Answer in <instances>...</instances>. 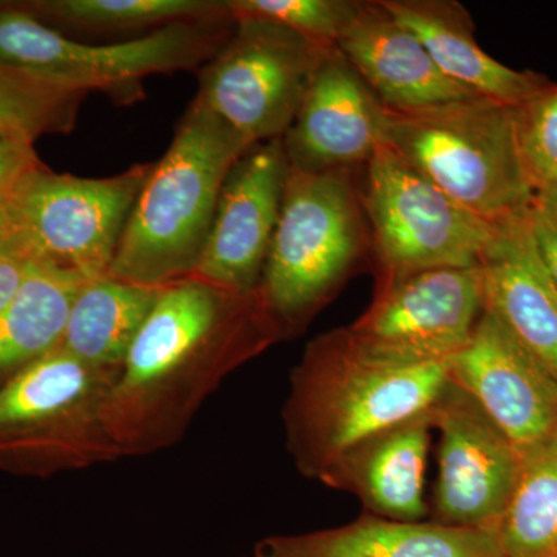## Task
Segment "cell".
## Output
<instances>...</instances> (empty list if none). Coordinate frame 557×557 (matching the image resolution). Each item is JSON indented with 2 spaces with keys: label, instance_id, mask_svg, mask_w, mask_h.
I'll return each instance as SVG.
<instances>
[{
  "label": "cell",
  "instance_id": "6da1fadb",
  "mask_svg": "<svg viewBox=\"0 0 557 557\" xmlns=\"http://www.w3.org/2000/svg\"><path fill=\"white\" fill-rule=\"evenodd\" d=\"M449 383L448 361L387 357L347 327L318 336L293 372L284 410L296 467L321 479L361 440L434 408Z\"/></svg>",
  "mask_w": 557,
  "mask_h": 557
},
{
  "label": "cell",
  "instance_id": "7a4b0ae2",
  "mask_svg": "<svg viewBox=\"0 0 557 557\" xmlns=\"http://www.w3.org/2000/svg\"><path fill=\"white\" fill-rule=\"evenodd\" d=\"M194 98L127 220L109 277L164 288L193 276L230 171L251 149Z\"/></svg>",
  "mask_w": 557,
  "mask_h": 557
},
{
  "label": "cell",
  "instance_id": "3957f363",
  "mask_svg": "<svg viewBox=\"0 0 557 557\" xmlns=\"http://www.w3.org/2000/svg\"><path fill=\"white\" fill-rule=\"evenodd\" d=\"M518 106L472 97L412 112L384 109L383 143L460 207L502 225L534 199Z\"/></svg>",
  "mask_w": 557,
  "mask_h": 557
},
{
  "label": "cell",
  "instance_id": "277c9868",
  "mask_svg": "<svg viewBox=\"0 0 557 557\" xmlns=\"http://www.w3.org/2000/svg\"><path fill=\"white\" fill-rule=\"evenodd\" d=\"M369 255L372 244L354 171L289 166L258 289L281 335L307 324Z\"/></svg>",
  "mask_w": 557,
  "mask_h": 557
},
{
  "label": "cell",
  "instance_id": "5b68a950",
  "mask_svg": "<svg viewBox=\"0 0 557 557\" xmlns=\"http://www.w3.org/2000/svg\"><path fill=\"white\" fill-rule=\"evenodd\" d=\"M233 28L228 13L177 22L124 42L90 46L47 27L27 11L0 7V64L132 104L145 97L143 81L148 76L203 67Z\"/></svg>",
  "mask_w": 557,
  "mask_h": 557
},
{
  "label": "cell",
  "instance_id": "8992f818",
  "mask_svg": "<svg viewBox=\"0 0 557 557\" xmlns=\"http://www.w3.org/2000/svg\"><path fill=\"white\" fill-rule=\"evenodd\" d=\"M359 186L376 284L442 267H478L496 234L397 152L381 145Z\"/></svg>",
  "mask_w": 557,
  "mask_h": 557
},
{
  "label": "cell",
  "instance_id": "52a82bcc",
  "mask_svg": "<svg viewBox=\"0 0 557 557\" xmlns=\"http://www.w3.org/2000/svg\"><path fill=\"white\" fill-rule=\"evenodd\" d=\"M281 336L259 292L236 295L196 277L168 285L132 344L104 416L160 386L209 348L247 358Z\"/></svg>",
  "mask_w": 557,
  "mask_h": 557
},
{
  "label": "cell",
  "instance_id": "ba28073f",
  "mask_svg": "<svg viewBox=\"0 0 557 557\" xmlns=\"http://www.w3.org/2000/svg\"><path fill=\"white\" fill-rule=\"evenodd\" d=\"M329 49L274 22L234 17L196 98L249 146L284 138Z\"/></svg>",
  "mask_w": 557,
  "mask_h": 557
},
{
  "label": "cell",
  "instance_id": "9c48e42d",
  "mask_svg": "<svg viewBox=\"0 0 557 557\" xmlns=\"http://www.w3.org/2000/svg\"><path fill=\"white\" fill-rule=\"evenodd\" d=\"M152 164H135L108 178L54 174L49 168L35 172L11 197L17 239L32 259L46 260L87 281L109 276Z\"/></svg>",
  "mask_w": 557,
  "mask_h": 557
},
{
  "label": "cell",
  "instance_id": "30bf717a",
  "mask_svg": "<svg viewBox=\"0 0 557 557\" xmlns=\"http://www.w3.org/2000/svg\"><path fill=\"white\" fill-rule=\"evenodd\" d=\"M483 313L480 265L442 267L380 282L369 309L347 329L387 357L448 361L467 347Z\"/></svg>",
  "mask_w": 557,
  "mask_h": 557
},
{
  "label": "cell",
  "instance_id": "8fae6325",
  "mask_svg": "<svg viewBox=\"0 0 557 557\" xmlns=\"http://www.w3.org/2000/svg\"><path fill=\"white\" fill-rule=\"evenodd\" d=\"M432 416L440 434L432 522L496 533L518 485L522 454L453 381Z\"/></svg>",
  "mask_w": 557,
  "mask_h": 557
},
{
  "label": "cell",
  "instance_id": "7c38bea8",
  "mask_svg": "<svg viewBox=\"0 0 557 557\" xmlns=\"http://www.w3.org/2000/svg\"><path fill=\"white\" fill-rule=\"evenodd\" d=\"M288 171L282 138L252 146L234 164L220 193L207 247L190 277L236 295L258 292Z\"/></svg>",
  "mask_w": 557,
  "mask_h": 557
},
{
  "label": "cell",
  "instance_id": "4fadbf2b",
  "mask_svg": "<svg viewBox=\"0 0 557 557\" xmlns=\"http://www.w3.org/2000/svg\"><path fill=\"white\" fill-rule=\"evenodd\" d=\"M448 370L522 456L557 440V381L490 311Z\"/></svg>",
  "mask_w": 557,
  "mask_h": 557
},
{
  "label": "cell",
  "instance_id": "5bb4252c",
  "mask_svg": "<svg viewBox=\"0 0 557 557\" xmlns=\"http://www.w3.org/2000/svg\"><path fill=\"white\" fill-rule=\"evenodd\" d=\"M384 108L336 47L325 51L296 120L284 135L292 168L310 172L366 166L383 145Z\"/></svg>",
  "mask_w": 557,
  "mask_h": 557
},
{
  "label": "cell",
  "instance_id": "9a60e30c",
  "mask_svg": "<svg viewBox=\"0 0 557 557\" xmlns=\"http://www.w3.org/2000/svg\"><path fill=\"white\" fill-rule=\"evenodd\" d=\"M336 49L357 70L381 106L412 112L479 97L443 75L423 44L381 0L362 2Z\"/></svg>",
  "mask_w": 557,
  "mask_h": 557
},
{
  "label": "cell",
  "instance_id": "2e32d148",
  "mask_svg": "<svg viewBox=\"0 0 557 557\" xmlns=\"http://www.w3.org/2000/svg\"><path fill=\"white\" fill-rule=\"evenodd\" d=\"M432 409L361 440L319 482L354 494L366 515L423 522L429 516L424 478L434 429Z\"/></svg>",
  "mask_w": 557,
  "mask_h": 557
},
{
  "label": "cell",
  "instance_id": "e0dca14e",
  "mask_svg": "<svg viewBox=\"0 0 557 557\" xmlns=\"http://www.w3.org/2000/svg\"><path fill=\"white\" fill-rule=\"evenodd\" d=\"M527 214L497 225L480 260L485 310L557 381V288L539 256Z\"/></svg>",
  "mask_w": 557,
  "mask_h": 557
},
{
  "label": "cell",
  "instance_id": "ac0fdd59",
  "mask_svg": "<svg viewBox=\"0 0 557 557\" xmlns=\"http://www.w3.org/2000/svg\"><path fill=\"white\" fill-rule=\"evenodd\" d=\"M384 9L429 51L443 75L479 97L522 106L552 86L487 54L475 39L471 14L456 0H381Z\"/></svg>",
  "mask_w": 557,
  "mask_h": 557
},
{
  "label": "cell",
  "instance_id": "d6986e66",
  "mask_svg": "<svg viewBox=\"0 0 557 557\" xmlns=\"http://www.w3.org/2000/svg\"><path fill=\"white\" fill-rule=\"evenodd\" d=\"M255 557H504L496 533L362 515L338 528L271 536Z\"/></svg>",
  "mask_w": 557,
  "mask_h": 557
},
{
  "label": "cell",
  "instance_id": "ffe728a7",
  "mask_svg": "<svg viewBox=\"0 0 557 557\" xmlns=\"http://www.w3.org/2000/svg\"><path fill=\"white\" fill-rule=\"evenodd\" d=\"M108 370L94 368L61 346L14 373L0 388V435H21L38 428L89 423L104 418L112 388Z\"/></svg>",
  "mask_w": 557,
  "mask_h": 557
},
{
  "label": "cell",
  "instance_id": "44dd1931",
  "mask_svg": "<svg viewBox=\"0 0 557 557\" xmlns=\"http://www.w3.org/2000/svg\"><path fill=\"white\" fill-rule=\"evenodd\" d=\"M87 278L32 259L27 276L0 311V376L17 373L61 346L73 304Z\"/></svg>",
  "mask_w": 557,
  "mask_h": 557
},
{
  "label": "cell",
  "instance_id": "7402d4cb",
  "mask_svg": "<svg viewBox=\"0 0 557 557\" xmlns=\"http://www.w3.org/2000/svg\"><path fill=\"white\" fill-rule=\"evenodd\" d=\"M160 293L109 276L87 282L70 311L61 347L94 368L123 366Z\"/></svg>",
  "mask_w": 557,
  "mask_h": 557
},
{
  "label": "cell",
  "instance_id": "603a6c76",
  "mask_svg": "<svg viewBox=\"0 0 557 557\" xmlns=\"http://www.w3.org/2000/svg\"><path fill=\"white\" fill-rule=\"evenodd\" d=\"M522 457L498 545L504 557H557V440Z\"/></svg>",
  "mask_w": 557,
  "mask_h": 557
},
{
  "label": "cell",
  "instance_id": "cb8c5ba5",
  "mask_svg": "<svg viewBox=\"0 0 557 557\" xmlns=\"http://www.w3.org/2000/svg\"><path fill=\"white\" fill-rule=\"evenodd\" d=\"M33 9L69 27L91 32L157 30L230 13L218 0H47L33 3Z\"/></svg>",
  "mask_w": 557,
  "mask_h": 557
},
{
  "label": "cell",
  "instance_id": "d4e9b609",
  "mask_svg": "<svg viewBox=\"0 0 557 557\" xmlns=\"http://www.w3.org/2000/svg\"><path fill=\"white\" fill-rule=\"evenodd\" d=\"M86 97L84 91L0 64V132L30 143L42 135L65 134L75 127Z\"/></svg>",
  "mask_w": 557,
  "mask_h": 557
},
{
  "label": "cell",
  "instance_id": "484cf974",
  "mask_svg": "<svg viewBox=\"0 0 557 557\" xmlns=\"http://www.w3.org/2000/svg\"><path fill=\"white\" fill-rule=\"evenodd\" d=\"M233 17L274 22L324 47L338 46L362 0H226Z\"/></svg>",
  "mask_w": 557,
  "mask_h": 557
},
{
  "label": "cell",
  "instance_id": "4316f807",
  "mask_svg": "<svg viewBox=\"0 0 557 557\" xmlns=\"http://www.w3.org/2000/svg\"><path fill=\"white\" fill-rule=\"evenodd\" d=\"M520 149L534 189L557 190V84L516 109Z\"/></svg>",
  "mask_w": 557,
  "mask_h": 557
},
{
  "label": "cell",
  "instance_id": "83f0119b",
  "mask_svg": "<svg viewBox=\"0 0 557 557\" xmlns=\"http://www.w3.org/2000/svg\"><path fill=\"white\" fill-rule=\"evenodd\" d=\"M527 219L539 256L557 288V190H536Z\"/></svg>",
  "mask_w": 557,
  "mask_h": 557
},
{
  "label": "cell",
  "instance_id": "f1b7e54d",
  "mask_svg": "<svg viewBox=\"0 0 557 557\" xmlns=\"http://www.w3.org/2000/svg\"><path fill=\"white\" fill-rule=\"evenodd\" d=\"M33 145L0 132V199H11L25 180L46 168Z\"/></svg>",
  "mask_w": 557,
  "mask_h": 557
},
{
  "label": "cell",
  "instance_id": "f546056e",
  "mask_svg": "<svg viewBox=\"0 0 557 557\" xmlns=\"http://www.w3.org/2000/svg\"><path fill=\"white\" fill-rule=\"evenodd\" d=\"M32 258L16 236L0 242V311L9 306L27 276Z\"/></svg>",
  "mask_w": 557,
  "mask_h": 557
},
{
  "label": "cell",
  "instance_id": "4dcf8cb0",
  "mask_svg": "<svg viewBox=\"0 0 557 557\" xmlns=\"http://www.w3.org/2000/svg\"><path fill=\"white\" fill-rule=\"evenodd\" d=\"M17 222L13 199H0V242L16 236Z\"/></svg>",
  "mask_w": 557,
  "mask_h": 557
}]
</instances>
